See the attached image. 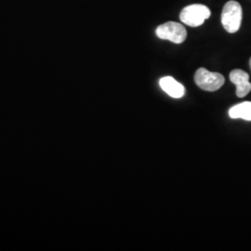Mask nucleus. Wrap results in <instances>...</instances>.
<instances>
[{"instance_id":"nucleus-1","label":"nucleus","mask_w":251,"mask_h":251,"mask_svg":"<svg viewBox=\"0 0 251 251\" xmlns=\"http://www.w3.org/2000/svg\"><path fill=\"white\" fill-rule=\"evenodd\" d=\"M242 14V8L238 2L231 0L225 4L222 13V24L228 33L233 34L239 30Z\"/></svg>"},{"instance_id":"nucleus-2","label":"nucleus","mask_w":251,"mask_h":251,"mask_svg":"<svg viewBox=\"0 0 251 251\" xmlns=\"http://www.w3.org/2000/svg\"><path fill=\"white\" fill-rule=\"evenodd\" d=\"M210 9L202 4H193L185 7L179 14L180 21L191 27L202 25L210 17Z\"/></svg>"},{"instance_id":"nucleus-3","label":"nucleus","mask_w":251,"mask_h":251,"mask_svg":"<svg viewBox=\"0 0 251 251\" xmlns=\"http://www.w3.org/2000/svg\"><path fill=\"white\" fill-rule=\"evenodd\" d=\"M157 37L164 40H170L175 44H180L185 41L187 31L182 25L175 22H168L156 28Z\"/></svg>"},{"instance_id":"nucleus-4","label":"nucleus","mask_w":251,"mask_h":251,"mask_svg":"<svg viewBox=\"0 0 251 251\" xmlns=\"http://www.w3.org/2000/svg\"><path fill=\"white\" fill-rule=\"evenodd\" d=\"M195 81L201 90L216 91L225 84V76L220 73L210 72L206 68H199L195 75Z\"/></svg>"},{"instance_id":"nucleus-5","label":"nucleus","mask_w":251,"mask_h":251,"mask_svg":"<svg viewBox=\"0 0 251 251\" xmlns=\"http://www.w3.org/2000/svg\"><path fill=\"white\" fill-rule=\"evenodd\" d=\"M230 80L236 87L237 97H246L251 92V83L250 82V75H248V73L240 69H234L230 74Z\"/></svg>"},{"instance_id":"nucleus-6","label":"nucleus","mask_w":251,"mask_h":251,"mask_svg":"<svg viewBox=\"0 0 251 251\" xmlns=\"http://www.w3.org/2000/svg\"><path fill=\"white\" fill-rule=\"evenodd\" d=\"M159 85L162 90L172 98L179 99L185 94L184 87L171 76L162 77L159 80Z\"/></svg>"},{"instance_id":"nucleus-7","label":"nucleus","mask_w":251,"mask_h":251,"mask_svg":"<svg viewBox=\"0 0 251 251\" xmlns=\"http://www.w3.org/2000/svg\"><path fill=\"white\" fill-rule=\"evenodd\" d=\"M231 118H241L247 121H251V101H244L234 105L229 110Z\"/></svg>"},{"instance_id":"nucleus-8","label":"nucleus","mask_w":251,"mask_h":251,"mask_svg":"<svg viewBox=\"0 0 251 251\" xmlns=\"http://www.w3.org/2000/svg\"><path fill=\"white\" fill-rule=\"evenodd\" d=\"M250 66H251V60H250Z\"/></svg>"}]
</instances>
